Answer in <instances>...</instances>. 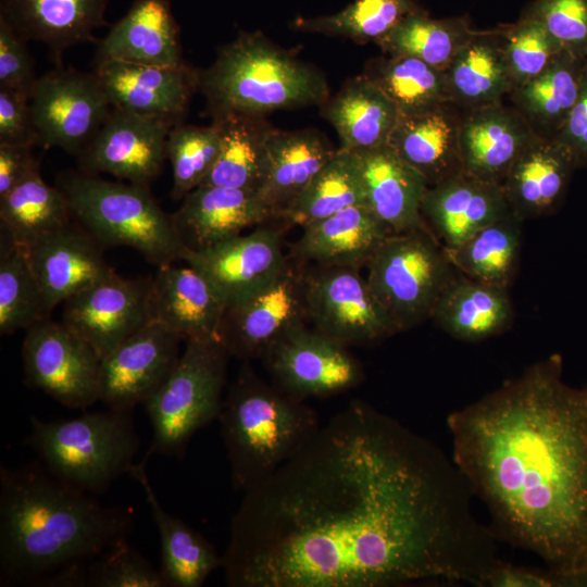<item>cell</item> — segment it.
Wrapping results in <instances>:
<instances>
[{
	"label": "cell",
	"mask_w": 587,
	"mask_h": 587,
	"mask_svg": "<svg viewBox=\"0 0 587 587\" xmlns=\"http://www.w3.org/2000/svg\"><path fill=\"white\" fill-rule=\"evenodd\" d=\"M242 494L222 555L230 587L483 586L501 560L452 458L362 400Z\"/></svg>",
	"instance_id": "cell-1"
},
{
	"label": "cell",
	"mask_w": 587,
	"mask_h": 587,
	"mask_svg": "<svg viewBox=\"0 0 587 587\" xmlns=\"http://www.w3.org/2000/svg\"><path fill=\"white\" fill-rule=\"evenodd\" d=\"M451 458L498 540L587 587V387L558 353L447 417Z\"/></svg>",
	"instance_id": "cell-2"
},
{
	"label": "cell",
	"mask_w": 587,
	"mask_h": 587,
	"mask_svg": "<svg viewBox=\"0 0 587 587\" xmlns=\"http://www.w3.org/2000/svg\"><path fill=\"white\" fill-rule=\"evenodd\" d=\"M93 496L37 463L1 465V585L83 586L86 565L126 539L133 521Z\"/></svg>",
	"instance_id": "cell-3"
},
{
	"label": "cell",
	"mask_w": 587,
	"mask_h": 587,
	"mask_svg": "<svg viewBox=\"0 0 587 587\" xmlns=\"http://www.w3.org/2000/svg\"><path fill=\"white\" fill-rule=\"evenodd\" d=\"M198 90L212 116H265L274 111L321 107L329 98L324 74L275 45L261 32H241L198 72Z\"/></svg>",
	"instance_id": "cell-4"
},
{
	"label": "cell",
	"mask_w": 587,
	"mask_h": 587,
	"mask_svg": "<svg viewBox=\"0 0 587 587\" xmlns=\"http://www.w3.org/2000/svg\"><path fill=\"white\" fill-rule=\"evenodd\" d=\"M234 489L246 491L272 475L316 433L319 415L243 364L218 415Z\"/></svg>",
	"instance_id": "cell-5"
},
{
	"label": "cell",
	"mask_w": 587,
	"mask_h": 587,
	"mask_svg": "<svg viewBox=\"0 0 587 587\" xmlns=\"http://www.w3.org/2000/svg\"><path fill=\"white\" fill-rule=\"evenodd\" d=\"M58 187L72 215L102 247H130L158 267L182 260L185 248L149 186L111 182L84 171L63 173Z\"/></svg>",
	"instance_id": "cell-6"
},
{
	"label": "cell",
	"mask_w": 587,
	"mask_h": 587,
	"mask_svg": "<svg viewBox=\"0 0 587 587\" xmlns=\"http://www.w3.org/2000/svg\"><path fill=\"white\" fill-rule=\"evenodd\" d=\"M27 444L45 467L86 492H104L134 465L139 448L132 410L110 409L68 420L30 417Z\"/></svg>",
	"instance_id": "cell-7"
},
{
	"label": "cell",
	"mask_w": 587,
	"mask_h": 587,
	"mask_svg": "<svg viewBox=\"0 0 587 587\" xmlns=\"http://www.w3.org/2000/svg\"><path fill=\"white\" fill-rule=\"evenodd\" d=\"M229 353L220 340H188L165 383L145 403L152 440L145 457L180 455L191 437L218 419Z\"/></svg>",
	"instance_id": "cell-8"
},
{
	"label": "cell",
	"mask_w": 587,
	"mask_h": 587,
	"mask_svg": "<svg viewBox=\"0 0 587 587\" xmlns=\"http://www.w3.org/2000/svg\"><path fill=\"white\" fill-rule=\"evenodd\" d=\"M365 267L371 289L398 332L432 317L442 289L455 273L425 224L389 234Z\"/></svg>",
	"instance_id": "cell-9"
},
{
	"label": "cell",
	"mask_w": 587,
	"mask_h": 587,
	"mask_svg": "<svg viewBox=\"0 0 587 587\" xmlns=\"http://www.w3.org/2000/svg\"><path fill=\"white\" fill-rule=\"evenodd\" d=\"M359 270L316 266L304 271L309 322L347 347L372 345L399 333Z\"/></svg>",
	"instance_id": "cell-10"
},
{
	"label": "cell",
	"mask_w": 587,
	"mask_h": 587,
	"mask_svg": "<svg viewBox=\"0 0 587 587\" xmlns=\"http://www.w3.org/2000/svg\"><path fill=\"white\" fill-rule=\"evenodd\" d=\"M29 105L38 146L61 148L76 158L112 109L93 72L62 66L37 78Z\"/></svg>",
	"instance_id": "cell-11"
},
{
	"label": "cell",
	"mask_w": 587,
	"mask_h": 587,
	"mask_svg": "<svg viewBox=\"0 0 587 587\" xmlns=\"http://www.w3.org/2000/svg\"><path fill=\"white\" fill-rule=\"evenodd\" d=\"M22 358L29 387L71 409L99 401L101 359L62 322L47 317L26 329Z\"/></svg>",
	"instance_id": "cell-12"
},
{
	"label": "cell",
	"mask_w": 587,
	"mask_h": 587,
	"mask_svg": "<svg viewBox=\"0 0 587 587\" xmlns=\"http://www.w3.org/2000/svg\"><path fill=\"white\" fill-rule=\"evenodd\" d=\"M262 360L272 384L302 402L344 394L365 376L362 363L347 346L307 325L282 337Z\"/></svg>",
	"instance_id": "cell-13"
},
{
	"label": "cell",
	"mask_w": 587,
	"mask_h": 587,
	"mask_svg": "<svg viewBox=\"0 0 587 587\" xmlns=\"http://www.w3.org/2000/svg\"><path fill=\"white\" fill-rule=\"evenodd\" d=\"M307 322L304 270L288 259L270 283L226 307L221 342L230 357L262 359L276 341Z\"/></svg>",
	"instance_id": "cell-14"
},
{
	"label": "cell",
	"mask_w": 587,
	"mask_h": 587,
	"mask_svg": "<svg viewBox=\"0 0 587 587\" xmlns=\"http://www.w3.org/2000/svg\"><path fill=\"white\" fill-rule=\"evenodd\" d=\"M63 303L61 322L102 359L153 321L152 277L125 278L113 271Z\"/></svg>",
	"instance_id": "cell-15"
},
{
	"label": "cell",
	"mask_w": 587,
	"mask_h": 587,
	"mask_svg": "<svg viewBox=\"0 0 587 587\" xmlns=\"http://www.w3.org/2000/svg\"><path fill=\"white\" fill-rule=\"evenodd\" d=\"M183 339L151 321L101 359L99 401L115 410L143 404L165 383Z\"/></svg>",
	"instance_id": "cell-16"
},
{
	"label": "cell",
	"mask_w": 587,
	"mask_h": 587,
	"mask_svg": "<svg viewBox=\"0 0 587 587\" xmlns=\"http://www.w3.org/2000/svg\"><path fill=\"white\" fill-rule=\"evenodd\" d=\"M172 127L161 120L112 108L77 157L80 171L107 173L128 183L149 186L167 158L166 141Z\"/></svg>",
	"instance_id": "cell-17"
},
{
	"label": "cell",
	"mask_w": 587,
	"mask_h": 587,
	"mask_svg": "<svg viewBox=\"0 0 587 587\" xmlns=\"http://www.w3.org/2000/svg\"><path fill=\"white\" fill-rule=\"evenodd\" d=\"M198 72L186 63L158 66L118 60L96 61L93 74L112 108L180 124L198 90Z\"/></svg>",
	"instance_id": "cell-18"
},
{
	"label": "cell",
	"mask_w": 587,
	"mask_h": 587,
	"mask_svg": "<svg viewBox=\"0 0 587 587\" xmlns=\"http://www.w3.org/2000/svg\"><path fill=\"white\" fill-rule=\"evenodd\" d=\"M282 235L280 227L262 224L211 248L185 250L182 260L202 273L230 305L270 283L284 268L288 258Z\"/></svg>",
	"instance_id": "cell-19"
},
{
	"label": "cell",
	"mask_w": 587,
	"mask_h": 587,
	"mask_svg": "<svg viewBox=\"0 0 587 587\" xmlns=\"http://www.w3.org/2000/svg\"><path fill=\"white\" fill-rule=\"evenodd\" d=\"M171 214L175 233L187 251H201L275 220L260 192L201 185L182 199Z\"/></svg>",
	"instance_id": "cell-20"
},
{
	"label": "cell",
	"mask_w": 587,
	"mask_h": 587,
	"mask_svg": "<svg viewBox=\"0 0 587 587\" xmlns=\"http://www.w3.org/2000/svg\"><path fill=\"white\" fill-rule=\"evenodd\" d=\"M421 213L439 243L450 249L512 211L501 185L462 171L427 187Z\"/></svg>",
	"instance_id": "cell-21"
},
{
	"label": "cell",
	"mask_w": 587,
	"mask_h": 587,
	"mask_svg": "<svg viewBox=\"0 0 587 587\" xmlns=\"http://www.w3.org/2000/svg\"><path fill=\"white\" fill-rule=\"evenodd\" d=\"M102 248L82 225L71 222L25 249L50 312L114 271Z\"/></svg>",
	"instance_id": "cell-22"
},
{
	"label": "cell",
	"mask_w": 587,
	"mask_h": 587,
	"mask_svg": "<svg viewBox=\"0 0 587 587\" xmlns=\"http://www.w3.org/2000/svg\"><path fill=\"white\" fill-rule=\"evenodd\" d=\"M226 302L210 280L190 265L159 266L152 277L153 321L183 341L220 340Z\"/></svg>",
	"instance_id": "cell-23"
},
{
	"label": "cell",
	"mask_w": 587,
	"mask_h": 587,
	"mask_svg": "<svg viewBox=\"0 0 587 587\" xmlns=\"http://www.w3.org/2000/svg\"><path fill=\"white\" fill-rule=\"evenodd\" d=\"M537 136L513 107L503 102L463 111L460 154L465 173L501 185L514 161Z\"/></svg>",
	"instance_id": "cell-24"
},
{
	"label": "cell",
	"mask_w": 587,
	"mask_h": 587,
	"mask_svg": "<svg viewBox=\"0 0 587 587\" xmlns=\"http://www.w3.org/2000/svg\"><path fill=\"white\" fill-rule=\"evenodd\" d=\"M577 164L553 137L537 135L512 164L501 187L509 207L523 221L557 211Z\"/></svg>",
	"instance_id": "cell-25"
},
{
	"label": "cell",
	"mask_w": 587,
	"mask_h": 587,
	"mask_svg": "<svg viewBox=\"0 0 587 587\" xmlns=\"http://www.w3.org/2000/svg\"><path fill=\"white\" fill-rule=\"evenodd\" d=\"M389 234L366 205H352L303 226L290 254L316 266L360 268Z\"/></svg>",
	"instance_id": "cell-26"
},
{
	"label": "cell",
	"mask_w": 587,
	"mask_h": 587,
	"mask_svg": "<svg viewBox=\"0 0 587 587\" xmlns=\"http://www.w3.org/2000/svg\"><path fill=\"white\" fill-rule=\"evenodd\" d=\"M109 0H1L0 17L25 40L46 45L58 65L67 48L95 39Z\"/></svg>",
	"instance_id": "cell-27"
},
{
	"label": "cell",
	"mask_w": 587,
	"mask_h": 587,
	"mask_svg": "<svg viewBox=\"0 0 587 587\" xmlns=\"http://www.w3.org/2000/svg\"><path fill=\"white\" fill-rule=\"evenodd\" d=\"M180 66L179 27L168 0H136L103 39L98 41L96 61Z\"/></svg>",
	"instance_id": "cell-28"
},
{
	"label": "cell",
	"mask_w": 587,
	"mask_h": 587,
	"mask_svg": "<svg viewBox=\"0 0 587 587\" xmlns=\"http://www.w3.org/2000/svg\"><path fill=\"white\" fill-rule=\"evenodd\" d=\"M355 152L360 161L365 205L390 233L422 227L421 207L428 187L423 176L388 145Z\"/></svg>",
	"instance_id": "cell-29"
},
{
	"label": "cell",
	"mask_w": 587,
	"mask_h": 587,
	"mask_svg": "<svg viewBox=\"0 0 587 587\" xmlns=\"http://www.w3.org/2000/svg\"><path fill=\"white\" fill-rule=\"evenodd\" d=\"M462 113L452 103L425 112L401 115L388 146L417 171L428 186L460 172Z\"/></svg>",
	"instance_id": "cell-30"
},
{
	"label": "cell",
	"mask_w": 587,
	"mask_h": 587,
	"mask_svg": "<svg viewBox=\"0 0 587 587\" xmlns=\"http://www.w3.org/2000/svg\"><path fill=\"white\" fill-rule=\"evenodd\" d=\"M430 319L452 338L476 342L505 332L513 323L514 308L509 289L474 280L455 270Z\"/></svg>",
	"instance_id": "cell-31"
},
{
	"label": "cell",
	"mask_w": 587,
	"mask_h": 587,
	"mask_svg": "<svg viewBox=\"0 0 587 587\" xmlns=\"http://www.w3.org/2000/svg\"><path fill=\"white\" fill-rule=\"evenodd\" d=\"M451 103L462 111L503 102L513 89L502 27L475 30L445 70Z\"/></svg>",
	"instance_id": "cell-32"
},
{
	"label": "cell",
	"mask_w": 587,
	"mask_h": 587,
	"mask_svg": "<svg viewBox=\"0 0 587 587\" xmlns=\"http://www.w3.org/2000/svg\"><path fill=\"white\" fill-rule=\"evenodd\" d=\"M147 460L134 463L128 474L141 486L158 528L161 545L160 571L166 587H200L223 558L215 548L184 521L160 503L146 471Z\"/></svg>",
	"instance_id": "cell-33"
},
{
	"label": "cell",
	"mask_w": 587,
	"mask_h": 587,
	"mask_svg": "<svg viewBox=\"0 0 587 587\" xmlns=\"http://www.w3.org/2000/svg\"><path fill=\"white\" fill-rule=\"evenodd\" d=\"M321 109L339 136V148L351 151L388 145L401 116L397 104L363 74L348 79Z\"/></svg>",
	"instance_id": "cell-34"
},
{
	"label": "cell",
	"mask_w": 587,
	"mask_h": 587,
	"mask_svg": "<svg viewBox=\"0 0 587 587\" xmlns=\"http://www.w3.org/2000/svg\"><path fill=\"white\" fill-rule=\"evenodd\" d=\"M587 70V55L563 49L537 76L515 86L509 97L539 136L554 137L566 122Z\"/></svg>",
	"instance_id": "cell-35"
},
{
	"label": "cell",
	"mask_w": 587,
	"mask_h": 587,
	"mask_svg": "<svg viewBox=\"0 0 587 587\" xmlns=\"http://www.w3.org/2000/svg\"><path fill=\"white\" fill-rule=\"evenodd\" d=\"M213 123L221 132V150L201 185L260 192L268 174V142L275 128L265 116L246 114L215 116Z\"/></svg>",
	"instance_id": "cell-36"
},
{
	"label": "cell",
	"mask_w": 587,
	"mask_h": 587,
	"mask_svg": "<svg viewBox=\"0 0 587 587\" xmlns=\"http://www.w3.org/2000/svg\"><path fill=\"white\" fill-rule=\"evenodd\" d=\"M268 148V174L260 195L275 220H280L337 149L320 132L310 128L290 132L275 128Z\"/></svg>",
	"instance_id": "cell-37"
},
{
	"label": "cell",
	"mask_w": 587,
	"mask_h": 587,
	"mask_svg": "<svg viewBox=\"0 0 587 587\" xmlns=\"http://www.w3.org/2000/svg\"><path fill=\"white\" fill-rule=\"evenodd\" d=\"M523 222L511 213L480 228L457 247L444 248L445 252L459 273L509 289L520 266Z\"/></svg>",
	"instance_id": "cell-38"
},
{
	"label": "cell",
	"mask_w": 587,
	"mask_h": 587,
	"mask_svg": "<svg viewBox=\"0 0 587 587\" xmlns=\"http://www.w3.org/2000/svg\"><path fill=\"white\" fill-rule=\"evenodd\" d=\"M72 217L66 197L43 180L40 168L0 198L1 237L23 249L71 223Z\"/></svg>",
	"instance_id": "cell-39"
},
{
	"label": "cell",
	"mask_w": 587,
	"mask_h": 587,
	"mask_svg": "<svg viewBox=\"0 0 587 587\" xmlns=\"http://www.w3.org/2000/svg\"><path fill=\"white\" fill-rule=\"evenodd\" d=\"M358 204L365 205L358 153L338 148L280 220L303 227Z\"/></svg>",
	"instance_id": "cell-40"
},
{
	"label": "cell",
	"mask_w": 587,
	"mask_h": 587,
	"mask_svg": "<svg viewBox=\"0 0 587 587\" xmlns=\"http://www.w3.org/2000/svg\"><path fill=\"white\" fill-rule=\"evenodd\" d=\"M363 75L398 107L401 115L416 114L451 103L444 70L405 55L370 60Z\"/></svg>",
	"instance_id": "cell-41"
},
{
	"label": "cell",
	"mask_w": 587,
	"mask_h": 587,
	"mask_svg": "<svg viewBox=\"0 0 587 587\" xmlns=\"http://www.w3.org/2000/svg\"><path fill=\"white\" fill-rule=\"evenodd\" d=\"M474 29L464 16L433 18L419 9L376 41L386 55L416 58L446 70Z\"/></svg>",
	"instance_id": "cell-42"
},
{
	"label": "cell",
	"mask_w": 587,
	"mask_h": 587,
	"mask_svg": "<svg viewBox=\"0 0 587 587\" xmlns=\"http://www.w3.org/2000/svg\"><path fill=\"white\" fill-rule=\"evenodd\" d=\"M0 333L11 335L49 317L45 296L25 249L1 237Z\"/></svg>",
	"instance_id": "cell-43"
},
{
	"label": "cell",
	"mask_w": 587,
	"mask_h": 587,
	"mask_svg": "<svg viewBox=\"0 0 587 587\" xmlns=\"http://www.w3.org/2000/svg\"><path fill=\"white\" fill-rule=\"evenodd\" d=\"M419 9L413 0H355L330 15L297 18L294 26L302 32L345 37L358 43L376 42Z\"/></svg>",
	"instance_id": "cell-44"
},
{
	"label": "cell",
	"mask_w": 587,
	"mask_h": 587,
	"mask_svg": "<svg viewBox=\"0 0 587 587\" xmlns=\"http://www.w3.org/2000/svg\"><path fill=\"white\" fill-rule=\"evenodd\" d=\"M221 150V132L211 126L177 124L168 133L166 154L173 168L171 196L182 200L199 187L213 168Z\"/></svg>",
	"instance_id": "cell-45"
},
{
	"label": "cell",
	"mask_w": 587,
	"mask_h": 587,
	"mask_svg": "<svg viewBox=\"0 0 587 587\" xmlns=\"http://www.w3.org/2000/svg\"><path fill=\"white\" fill-rule=\"evenodd\" d=\"M503 46L513 88L537 76L565 49L538 21L521 15L502 25Z\"/></svg>",
	"instance_id": "cell-46"
},
{
	"label": "cell",
	"mask_w": 587,
	"mask_h": 587,
	"mask_svg": "<svg viewBox=\"0 0 587 587\" xmlns=\"http://www.w3.org/2000/svg\"><path fill=\"white\" fill-rule=\"evenodd\" d=\"M85 586L166 587V583L161 571L123 539L87 564Z\"/></svg>",
	"instance_id": "cell-47"
},
{
	"label": "cell",
	"mask_w": 587,
	"mask_h": 587,
	"mask_svg": "<svg viewBox=\"0 0 587 587\" xmlns=\"http://www.w3.org/2000/svg\"><path fill=\"white\" fill-rule=\"evenodd\" d=\"M522 15L542 24L565 49L587 55V0H534Z\"/></svg>",
	"instance_id": "cell-48"
},
{
	"label": "cell",
	"mask_w": 587,
	"mask_h": 587,
	"mask_svg": "<svg viewBox=\"0 0 587 587\" xmlns=\"http://www.w3.org/2000/svg\"><path fill=\"white\" fill-rule=\"evenodd\" d=\"M26 42L0 17V88L29 97L38 77Z\"/></svg>",
	"instance_id": "cell-49"
},
{
	"label": "cell",
	"mask_w": 587,
	"mask_h": 587,
	"mask_svg": "<svg viewBox=\"0 0 587 587\" xmlns=\"http://www.w3.org/2000/svg\"><path fill=\"white\" fill-rule=\"evenodd\" d=\"M0 143L38 146L29 97L4 88H0Z\"/></svg>",
	"instance_id": "cell-50"
},
{
	"label": "cell",
	"mask_w": 587,
	"mask_h": 587,
	"mask_svg": "<svg viewBox=\"0 0 587 587\" xmlns=\"http://www.w3.org/2000/svg\"><path fill=\"white\" fill-rule=\"evenodd\" d=\"M486 587H563L561 579L549 569L514 565L500 560L486 575Z\"/></svg>",
	"instance_id": "cell-51"
},
{
	"label": "cell",
	"mask_w": 587,
	"mask_h": 587,
	"mask_svg": "<svg viewBox=\"0 0 587 587\" xmlns=\"http://www.w3.org/2000/svg\"><path fill=\"white\" fill-rule=\"evenodd\" d=\"M553 138L571 152L578 168L587 166V70L579 96L563 127Z\"/></svg>",
	"instance_id": "cell-52"
},
{
	"label": "cell",
	"mask_w": 587,
	"mask_h": 587,
	"mask_svg": "<svg viewBox=\"0 0 587 587\" xmlns=\"http://www.w3.org/2000/svg\"><path fill=\"white\" fill-rule=\"evenodd\" d=\"M37 168L32 147L0 143V198Z\"/></svg>",
	"instance_id": "cell-53"
}]
</instances>
